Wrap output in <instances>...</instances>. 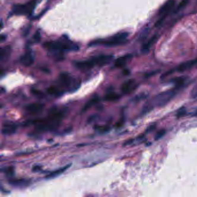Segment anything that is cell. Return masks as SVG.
Returning <instances> with one entry per match:
<instances>
[{
    "label": "cell",
    "instance_id": "30bf717a",
    "mask_svg": "<svg viewBox=\"0 0 197 197\" xmlns=\"http://www.w3.org/2000/svg\"><path fill=\"white\" fill-rule=\"evenodd\" d=\"M175 5V0H169L160 9L158 15L163 16L161 19L164 20L166 15L171 11Z\"/></svg>",
    "mask_w": 197,
    "mask_h": 197
},
{
    "label": "cell",
    "instance_id": "ba28073f",
    "mask_svg": "<svg viewBox=\"0 0 197 197\" xmlns=\"http://www.w3.org/2000/svg\"><path fill=\"white\" fill-rule=\"evenodd\" d=\"M138 85L134 79H130L125 82L121 86V91L124 94H129L133 92L136 88Z\"/></svg>",
    "mask_w": 197,
    "mask_h": 197
},
{
    "label": "cell",
    "instance_id": "9a60e30c",
    "mask_svg": "<svg viewBox=\"0 0 197 197\" xmlns=\"http://www.w3.org/2000/svg\"><path fill=\"white\" fill-rule=\"evenodd\" d=\"M132 57V55L131 54L125 55L118 58L115 63V66L117 68H122L126 65L127 63Z\"/></svg>",
    "mask_w": 197,
    "mask_h": 197
},
{
    "label": "cell",
    "instance_id": "4316f807",
    "mask_svg": "<svg viewBox=\"0 0 197 197\" xmlns=\"http://www.w3.org/2000/svg\"><path fill=\"white\" fill-rule=\"evenodd\" d=\"M33 41L34 42L38 43L39 42L40 39H41V34L38 31H36L35 34L34 35L33 38Z\"/></svg>",
    "mask_w": 197,
    "mask_h": 197
},
{
    "label": "cell",
    "instance_id": "83f0119b",
    "mask_svg": "<svg viewBox=\"0 0 197 197\" xmlns=\"http://www.w3.org/2000/svg\"><path fill=\"white\" fill-rule=\"evenodd\" d=\"M190 96L192 99H195L197 98V85L192 89L190 94Z\"/></svg>",
    "mask_w": 197,
    "mask_h": 197
},
{
    "label": "cell",
    "instance_id": "9c48e42d",
    "mask_svg": "<svg viewBox=\"0 0 197 197\" xmlns=\"http://www.w3.org/2000/svg\"><path fill=\"white\" fill-rule=\"evenodd\" d=\"M112 55H99L96 57H93L96 65L99 66L107 65L109 64L113 59Z\"/></svg>",
    "mask_w": 197,
    "mask_h": 197
},
{
    "label": "cell",
    "instance_id": "7a4b0ae2",
    "mask_svg": "<svg viewBox=\"0 0 197 197\" xmlns=\"http://www.w3.org/2000/svg\"><path fill=\"white\" fill-rule=\"evenodd\" d=\"M44 47L55 56L60 58L64 52L69 51H77L79 46L77 44L70 41L68 38L63 37L56 41L47 42Z\"/></svg>",
    "mask_w": 197,
    "mask_h": 197
},
{
    "label": "cell",
    "instance_id": "52a82bcc",
    "mask_svg": "<svg viewBox=\"0 0 197 197\" xmlns=\"http://www.w3.org/2000/svg\"><path fill=\"white\" fill-rule=\"evenodd\" d=\"M74 65L77 69L82 71H88L93 68L94 66H96L93 58L85 61H75Z\"/></svg>",
    "mask_w": 197,
    "mask_h": 197
},
{
    "label": "cell",
    "instance_id": "277c9868",
    "mask_svg": "<svg viewBox=\"0 0 197 197\" xmlns=\"http://www.w3.org/2000/svg\"><path fill=\"white\" fill-rule=\"evenodd\" d=\"M129 34L127 32L117 33L108 39H99L91 42L89 46L103 45L106 47H113L125 44Z\"/></svg>",
    "mask_w": 197,
    "mask_h": 197
},
{
    "label": "cell",
    "instance_id": "7c38bea8",
    "mask_svg": "<svg viewBox=\"0 0 197 197\" xmlns=\"http://www.w3.org/2000/svg\"><path fill=\"white\" fill-rule=\"evenodd\" d=\"M44 104L41 103H33L28 104L26 107V110L28 112V113L36 115L40 112H41L44 109Z\"/></svg>",
    "mask_w": 197,
    "mask_h": 197
},
{
    "label": "cell",
    "instance_id": "d6986e66",
    "mask_svg": "<svg viewBox=\"0 0 197 197\" xmlns=\"http://www.w3.org/2000/svg\"><path fill=\"white\" fill-rule=\"evenodd\" d=\"M47 91L50 95L55 97H59L63 94V91L61 89L54 86H51L48 88Z\"/></svg>",
    "mask_w": 197,
    "mask_h": 197
},
{
    "label": "cell",
    "instance_id": "f1b7e54d",
    "mask_svg": "<svg viewBox=\"0 0 197 197\" xmlns=\"http://www.w3.org/2000/svg\"><path fill=\"white\" fill-rule=\"evenodd\" d=\"M42 170V167L39 165H35L32 169V171L34 172H38Z\"/></svg>",
    "mask_w": 197,
    "mask_h": 197
},
{
    "label": "cell",
    "instance_id": "8992f818",
    "mask_svg": "<svg viewBox=\"0 0 197 197\" xmlns=\"http://www.w3.org/2000/svg\"><path fill=\"white\" fill-rule=\"evenodd\" d=\"M36 0H32L25 4L15 5L12 9V13L16 15H31L36 7Z\"/></svg>",
    "mask_w": 197,
    "mask_h": 197
},
{
    "label": "cell",
    "instance_id": "d6a6232c",
    "mask_svg": "<svg viewBox=\"0 0 197 197\" xmlns=\"http://www.w3.org/2000/svg\"><path fill=\"white\" fill-rule=\"evenodd\" d=\"M193 116H194V117H197V109L193 113L192 115Z\"/></svg>",
    "mask_w": 197,
    "mask_h": 197
},
{
    "label": "cell",
    "instance_id": "6da1fadb",
    "mask_svg": "<svg viewBox=\"0 0 197 197\" xmlns=\"http://www.w3.org/2000/svg\"><path fill=\"white\" fill-rule=\"evenodd\" d=\"M64 116V111L57 108H52L45 119L35 121V127L39 131H53L60 125Z\"/></svg>",
    "mask_w": 197,
    "mask_h": 197
},
{
    "label": "cell",
    "instance_id": "f546056e",
    "mask_svg": "<svg viewBox=\"0 0 197 197\" xmlns=\"http://www.w3.org/2000/svg\"><path fill=\"white\" fill-rule=\"evenodd\" d=\"M31 92H32L33 94H34V95H35V96H36L38 97H42V94L39 91H38L37 90L33 89V90H31Z\"/></svg>",
    "mask_w": 197,
    "mask_h": 197
},
{
    "label": "cell",
    "instance_id": "8fae6325",
    "mask_svg": "<svg viewBox=\"0 0 197 197\" xmlns=\"http://www.w3.org/2000/svg\"><path fill=\"white\" fill-rule=\"evenodd\" d=\"M34 58L31 50H28L20 58V63L23 66H30L34 63Z\"/></svg>",
    "mask_w": 197,
    "mask_h": 197
},
{
    "label": "cell",
    "instance_id": "44dd1931",
    "mask_svg": "<svg viewBox=\"0 0 197 197\" xmlns=\"http://www.w3.org/2000/svg\"><path fill=\"white\" fill-rule=\"evenodd\" d=\"M9 47H5L1 48L0 52V59L1 61L6 59L8 55H9Z\"/></svg>",
    "mask_w": 197,
    "mask_h": 197
},
{
    "label": "cell",
    "instance_id": "4dcf8cb0",
    "mask_svg": "<svg viewBox=\"0 0 197 197\" xmlns=\"http://www.w3.org/2000/svg\"><path fill=\"white\" fill-rule=\"evenodd\" d=\"M148 32H147V29H146L144 31V32L142 34V35H141V36H140V39H141V41L142 40H143V39H144V38H145V37H146V36H147V34H148Z\"/></svg>",
    "mask_w": 197,
    "mask_h": 197
},
{
    "label": "cell",
    "instance_id": "cb8c5ba5",
    "mask_svg": "<svg viewBox=\"0 0 197 197\" xmlns=\"http://www.w3.org/2000/svg\"><path fill=\"white\" fill-rule=\"evenodd\" d=\"M96 129L97 131L104 133V132H107L109 131V127L106 125H97L96 127Z\"/></svg>",
    "mask_w": 197,
    "mask_h": 197
},
{
    "label": "cell",
    "instance_id": "1f68e13d",
    "mask_svg": "<svg viewBox=\"0 0 197 197\" xmlns=\"http://www.w3.org/2000/svg\"><path fill=\"white\" fill-rule=\"evenodd\" d=\"M5 39V36L4 35H1V42H2Z\"/></svg>",
    "mask_w": 197,
    "mask_h": 197
},
{
    "label": "cell",
    "instance_id": "484cf974",
    "mask_svg": "<svg viewBox=\"0 0 197 197\" xmlns=\"http://www.w3.org/2000/svg\"><path fill=\"white\" fill-rule=\"evenodd\" d=\"M165 133H166V131L164 130H160V131L158 132L156 134L155 136V139L156 141L159 140V139H161L163 136H164Z\"/></svg>",
    "mask_w": 197,
    "mask_h": 197
},
{
    "label": "cell",
    "instance_id": "3957f363",
    "mask_svg": "<svg viewBox=\"0 0 197 197\" xmlns=\"http://www.w3.org/2000/svg\"><path fill=\"white\" fill-rule=\"evenodd\" d=\"M181 88L175 86V88L172 90H169L163 91L152 99L150 102L143 109V112H145L146 110L152 109L155 107H161L166 105L169 101L175 97L177 91Z\"/></svg>",
    "mask_w": 197,
    "mask_h": 197
},
{
    "label": "cell",
    "instance_id": "ffe728a7",
    "mask_svg": "<svg viewBox=\"0 0 197 197\" xmlns=\"http://www.w3.org/2000/svg\"><path fill=\"white\" fill-rule=\"evenodd\" d=\"M120 96L113 91H109L104 97V99L107 101H115L120 99Z\"/></svg>",
    "mask_w": 197,
    "mask_h": 197
},
{
    "label": "cell",
    "instance_id": "603a6c76",
    "mask_svg": "<svg viewBox=\"0 0 197 197\" xmlns=\"http://www.w3.org/2000/svg\"><path fill=\"white\" fill-rule=\"evenodd\" d=\"M3 172H4V174L7 176L8 177H11L13 176L15 174V169L12 166H9V167H7L3 169Z\"/></svg>",
    "mask_w": 197,
    "mask_h": 197
},
{
    "label": "cell",
    "instance_id": "d4e9b609",
    "mask_svg": "<svg viewBox=\"0 0 197 197\" xmlns=\"http://www.w3.org/2000/svg\"><path fill=\"white\" fill-rule=\"evenodd\" d=\"M186 109L185 107H183L178 110L177 113H176V116L177 118H180L185 116L186 115Z\"/></svg>",
    "mask_w": 197,
    "mask_h": 197
},
{
    "label": "cell",
    "instance_id": "7402d4cb",
    "mask_svg": "<svg viewBox=\"0 0 197 197\" xmlns=\"http://www.w3.org/2000/svg\"><path fill=\"white\" fill-rule=\"evenodd\" d=\"M189 0H182L179 4V5L177 7V8H176L175 10L174 11V13H176L179 12L182 10L184 8H185L186 7L188 3Z\"/></svg>",
    "mask_w": 197,
    "mask_h": 197
},
{
    "label": "cell",
    "instance_id": "5b68a950",
    "mask_svg": "<svg viewBox=\"0 0 197 197\" xmlns=\"http://www.w3.org/2000/svg\"><path fill=\"white\" fill-rule=\"evenodd\" d=\"M61 86L68 91H74L79 87V82L68 73H62L58 77Z\"/></svg>",
    "mask_w": 197,
    "mask_h": 197
},
{
    "label": "cell",
    "instance_id": "ac0fdd59",
    "mask_svg": "<svg viewBox=\"0 0 197 197\" xmlns=\"http://www.w3.org/2000/svg\"><path fill=\"white\" fill-rule=\"evenodd\" d=\"M157 39H158V36H157V35H153V36H152V37L149 41H148V42H147V44H145L143 46V51L144 52H146V51L147 52V51L149 50V49H150V48L155 43V42L157 41Z\"/></svg>",
    "mask_w": 197,
    "mask_h": 197
},
{
    "label": "cell",
    "instance_id": "e0dca14e",
    "mask_svg": "<svg viewBox=\"0 0 197 197\" xmlns=\"http://www.w3.org/2000/svg\"><path fill=\"white\" fill-rule=\"evenodd\" d=\"M99 101V99L98 97H94L93 99L89 100L88 102L85 104V105L83 107V108L82 109V112H85L91 108L92 107L95 105L96 104H98Z\"/></svg>",
    "mask_w": 197,
    "mask_h": 197
},
{
    "label": "cell",
    "instance_id": "4fadbf2b",
    "mask_svg": "<svg viewBox=\"0 0 197 197\" xmlns=\"http://www.w3.org/2000/svg\"><path fill=\"white\" fill-rule=\"evenodd\" d=\"M17 130L16 125L11 122H6L3 124L2 127V134L4 135H11L14 134Z\"/></svg>",
    "mask_w": 197,
    "mask_h": 197
},
{
    "label": "cell",
    "instance_id": "836d02e7",
    "mask_svg": "<svg viewBox=\"0 0 197 197\" xmlns=\"http://www.w3.org/2000/svg\"><path fill=\"white\" fill-rule=\"evenodd\" d=\"M2 26H3V23H2V20H1V28H2Z\"/></svg>",
    "mask_w": 197,
    "mask_h": 197
},
{
    "label": "cell",
    "instance_id": "2e32d148",
    "mask_svg": "<svg viewBox=\"0 0 197 197\" xmlns=\"http://www.w3.org/2000/svg\"><path fill=\"white\" fill-rule=\"evenodd\" d=\"M70 166H71V164L67 165L64 167H62L60 169H58L55 171H54L50 172V174H49L48 175L46 176L45 178L47 179H53V178H55L58 176L60 175L63 172H64L66 171L68 169V168L70 167Z\"/></svg>",
    "mask_w": 197,
    "mask_h": 197
},
{
    "label": "cell",
    "instance_id": "5bb4252c",
    "mask_svg": "<svg viewBox=\"0 0 197 197\" xmlns=\"http://www.w3.org/2000/svg\"><path fill=\"white\" fill-rule=\"evenodd\" d=\"M31 183V181L26 179H10L9 184L11 186L16 187H27Z\"/></svg>",
    "mask_w": 197,
    "mask_h": 197
}]
</instances>
